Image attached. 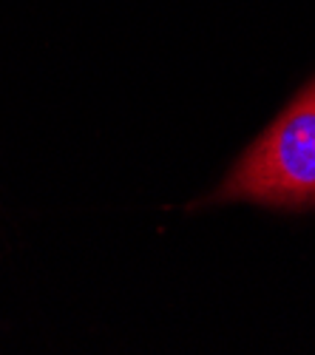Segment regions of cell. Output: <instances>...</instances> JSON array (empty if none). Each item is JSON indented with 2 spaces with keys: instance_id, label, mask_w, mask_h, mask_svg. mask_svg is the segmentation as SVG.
Listing matches in <instances>:
<instances>
[{
  "instance_id": "6da1fadb",
  "label": "cell",
  "mask_w": 315,
  "mask_h": 355,
  "mask_svg": "<svg viewBox=\"0 0 315 355\" xmlns=\"http://www.w3.org/2000/svg\"><path fill=\"white\" fill-rule=\"evenodd\" d=\"M213 199L276 208L315 205V77L247 148Z\"/></svg>"
}]
</instances>
